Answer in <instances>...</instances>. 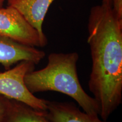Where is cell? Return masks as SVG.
Listing matches in <instances>:
<instances>
[{
	"instance_id": "5",
	"label": "cell",
	"mask_w": 122,
	"mask_h": 122,
	"mask_svg": "<svg viewBox=\"0 0 122 122\" xmlns=\"http://www.w3.org/2000/svg\"><path fill=\"white\" fill-rule=\"evenodd\" d=\"M45 56L42 50L0 36V63L6 70L22 61H29L36 65Z\"/></svg>"
},
{
	"instance_id": "6",
	"label": "cell",
	"mask_w": 122,
	"mask_h": 122,
	"mask_svg": "<svg viewBox=\"0 0 122 122\" xmlns=\"http://www.w3.org/2000/svg\"><path fill=\"white\" fill-rule=\"evenodd\" d=\"M46 117L50 122H110L87 114L71 102L46 100Z\"/></svg>"
},
{
	"instance_id": "8",
	"label": "cell",
	"mask_w": 122,
	"mask_h": 122,
	"mask_svg": "<svg viewBox=\"0 0 122 122\" xmlns=\"http://www.w3.org/2000/svg\"><path fill=\"white\" fill-rule=\"evenodd\" d=\"M45 112L11 100V106L3 122H50L46 117Z\"/></svg>"
},
{
	"instance_id": "11",
	"label": "cell",
	"mask_w": 122,
	"mask_h": 122,
	"mask_svg": "<svg viewBox=\"0 0 122 122\" xmlns=\"http://www.w3.org/2000/svg\"><path fill=\"white\" fill-rule=\"evenodd\" d=\"M102 4L112 6V0H102Z\"/></svg>"
},
{
	"instance_id": "10",
	"label": "cell",
	"mask_w": 122,
	"mask_h": 122,
	"mask_svg": "<svg viewBox=\"0 0 122 122\" xmlns=\"http://www.w3.org/2000/svg\"><path fill=\"white\" fill-rule=\"evenodd\" d=\"M111 6L115 15L122 19V0H112Z\"/></svg>"
},
{
	"instance_id": "1",
	"label": "cell",
	"mask_w": 122,
	"mask_h": 122,
	"mask_svg": "<svg viewBox=\"0 0 122 122\" xmlns=\"http://www.w3.org/2000/svg\"><path fill=\"white\" fill-rule=\"evenodd\" d=\"M88 31L92 58L88 86L99 115L107 120L122 102V19L111 6H95L90 12Z\"/></svg>"
},
{
	"instance_id": "2",
	"label": "cell",
	"mask_w": 122,
	"mask_h": 122,
	"mask_svg": "<svg viewBox=\"0 0 122 122\" xmlns=\"http://www.w3.org/2000/svg\"><path fill=\"white\" fill-rule=\"evenodd\" d=\"M79 58L76 52L51 53L45 67L25 75L24 84L33 94L48 91L65 94L75 101L84 112L99 116L97 102L85 92L79 81L77 72Z\"/></svg>"
},
{
	"instance_id": "7",
	"label": "cell",
	"mask_w": 122,
	"mask_h": 122,
	"mask_svg": "<svg viewBox=\"0 0 122 122\" xmlns=\"http://www.w3.org/2000/svg\"><path fill=\"white\" fill-rule=\"evenodd\" d=\"M8 6L16 9L33 28L44 41L48 40L44 34L42 24L50 5L54 0H7Z\"/></svg>"
},
{
	"instance_id": "12",
	"label": "cell",
	"mask_w": 122,
	"mask_h": 122,
	"mask_svg": "<svg viewBox=\"0 0 122 122\" xmlns=\"http://www.w3.org/2000/svg\"><path fill=\"white\" fill-rule=\"evenodd\" d=\"M5 1V0H0V9L2 8Z\"/></svg>"
},
{
	"instance_id": "3",
	"label": "cell",
	"mask_w": 122,
	"mask_h": 122,
	"mask_svg": "<svg viewBox=\"0 0 122 122\" xmlns=\"http://www.w3.org/2000/svg\"><path fill=\"white\" fill-rule=\"evenodd\" d=\"M35 65L29 61H22L14 67L0 73V94L18 101L37 110L46 111V100L32 94L24 84V76L35 69Z\"/></svg>"
},
{
	"instance_id": "9",
	"label": "cell",
	"mask_w": 122,
	"mask_h": 122,
	"mask_svg": "<svg viewBox=\"0 0 122 122\" xmlns=\"http://www.w3.org/2000/svg\"><path fill=\"white\" fill-rule=\"evenodd\" d=\"M11 104V99L0 94V122H3Z\"/></svg>"
},
{
	"instance_id": "4",
	"label": "cell",
	"mask_w": 122,
	"mask_h": 122,
	"mask_svg": "<svg viewBox=\"0 0 122 122\" xmlns=\"http://www.w3.org/2000/svg\"><path fill=\"white\" fill-rule=\"evenodd\" d=\"M0 36L32 47H44V41L36 29L11 6L0 9Z\"/></svg>"
}]
</instances>
